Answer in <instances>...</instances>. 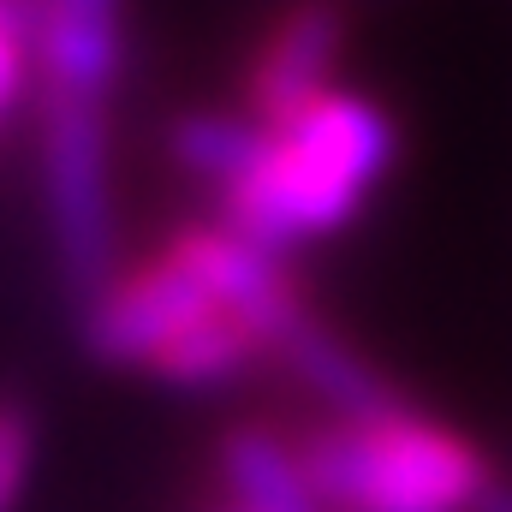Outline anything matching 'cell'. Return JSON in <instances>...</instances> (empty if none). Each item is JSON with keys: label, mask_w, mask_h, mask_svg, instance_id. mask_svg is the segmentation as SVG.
<instances>
[{"label": "cell", "mask_w": 512, "mask_h": 512, "mask_svg": "<svg viewBox=\"0 0 512 512\" xmlns=\"http://www.w3.org/2000/svg\"><path fill=\"white\" fill-rule=\"evenodd\" d=\"M393 161V126L376 102L328 90L304 114L256 131L251 161L221 185V221L286 256L340 233Z\"/></svg>", "instance_id": "obj_2"}, {"label": "cell", "mask_w": 512, "mask_h": 512, "mask_svg": "<svg viewBox=\"0 0 512 512\" xmlns=\"http://www.w3.org/2000/svg\"><path fill=\"white\" fill-rule=\"evenodd\" d=\"M120 66V0H36L42 102L102 108Z\"/></svg>", "instance_id": "obj_6"}, {"label": "cell", "mask_w": 512, "mask_h": 512, "mask_svg": "<svg viewBox=\"0 0 512 512\" xmlns=\"http://www.w3.org/2000/svg\"><path fill=\"white\" fill-rule=\"evenodd\" d=\"M477 512H512V489H507V495H489Z\"/></svg>", "instance_id": "obj_11"}, {"label": "cell", "mask_w": 512, "mask_h": 512, "mask_svg": "<svg viewBox=\"0 0 512 512\" xmlns=\"http://www.w3.org/2000/svg\"><path fill=\"white\" fill-rule=\"evenodd\" d=\"M209 316H245L274 346H286L292 328L304 322L286 262L274 251H262L256 239L233 233L227 221L185 227L155 256L131 262L126 274H114L96 292L90 346L108 364L149 370L179 334H191Z\"/></svg>", "instance_id": "obj_1"}, {"label": "cell", "mask_w": 512, "mask_h": 512, "mask_svg": "<svg viewBox=\"0 0 512 512\" xmlns=\"http://www.w3.org/2000/svg\"><path fill=\"white\" fill-rule=\"evenodd\" d=\"M209 512H328V501L310 483L304 447L245 423L221 441V495Z\"/></svg>", "instance_id": "obj_7"}, {"label": "cell", "mask_w": 512, "mask_h": 512, "mask_svg": "<svg viewBox=\"0 0 512 512\" xmlns=\"http://www.w3.org/2000/svg\"><path fill=\"white\" fill-rule=\"evenodd\" d=\"M256 131H262V120H239V114H191L185 126L173 131V155H179L197 179H209V185L221 191V185L251 161Z\"/></svg>", "instance_id": "obj_9"}, {"label": "cell", "mask_w": 512, "mask_h": 512, "mask_svg": "<svg viewBox=\"0 0 512 512\" xmlns=\"http://www.w3.org/2000/svg\"><path fill=\"white\" fill-rule=\"evenodd\" d=\"M334 60H340V12L328 0H304L274 18V30L256 42L245 102L262 126H280L322 102L334 90Z\"/></svg>", "instance_id": "obj_5"}, {"label": "cell", "mask_w": 512, "mask_h": 512, "mask_svg": "<svg viewBox=\"0 0 512 512\" xmlns=\"http://www.w3.org/2000/svg\"><path fill=\"white\" fill-rule=\"evenodd\" d=\"M42 197L60 256L90 274L108 256V143L102 108L42 102Z\"/></svg>", "instance_id": "obj_4"}, {"label": "cell", "mask_w": 512, "mask_h": 512, "mask_svg": "<svg viewBox=\"0 0 512 512\" xmlns=\"http://www.w3.org/2000/svg\"><path fill=\"white\" fill-rule=\"evenodd\" d=\"M304 465L328 512H477L489 501L477 441L399 399L316 429Z\"/></svg>", "instance_id": "obj_3"}, {"label": "cell", "mask_w": 512, "mask_h": 512, "mask_svg": "<svg viewBox=\"0 0 512 512\" xmlns=\"http://www.w3.org/2000/svg\"><path fill=\"white\" fill-rule=\"evenodd\" d=\"M24 465H30V417L12 411L6 435H0V495H6V507H18V495H24Z\"/></svg>", "instance_id": "obj_10"}, {"label": "cell", "mask_w": 512, "mask_h": 512, "mask_svg": "<svg viewBox=\"0 0 512 512\" xmlns=\"http://www.w3.org/2000/svg\"><path fill=\"white\" fill-rule=\"evenodd\" d=\"M292 364H298V376L316 387L340 417H352V411H376V405H387L382 382H376V370L358 358V352H346L340 340H328L322 328H310V322H298L292 328V340L280 346Z\"/></svg>", "instance_id": "obj_8"}]
</instances>
